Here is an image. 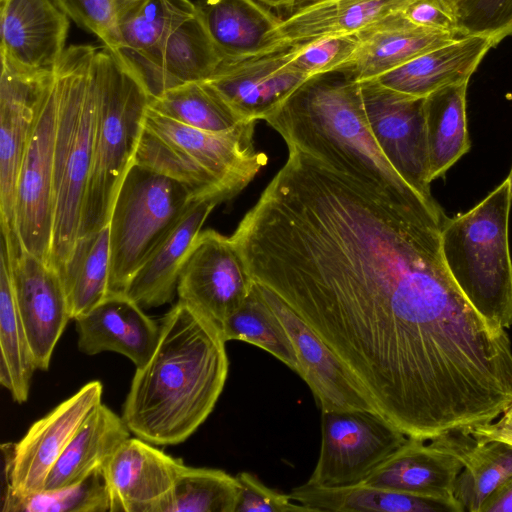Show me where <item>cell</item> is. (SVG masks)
<instances>
[{
    "instance_id": "44dd1931",
    "label": "cell",
    "mask_w": 512,
    "mask_h": 512,
    "mask_svg": "<svg viewBox=\"0 0 512 512\" xmlns=\"http://www.w3.org/2000/svg\"><path fill=\"white\" fill-rule=\"evenodd\" d=\"M74 321L81 352H116L131 360L136 368L150 359L160 335V325L124 293L108 294Z\"/></svg>"
},
{
    "instance_id": "5bb4252c",
    "label": "cell",
    "mask_w": 512,
    "mask_h": 512,
    "mask_svg": "<svg viewBox=\"0 0 512 512\" xmlns=\"http://www.w3.org/2000/svg\"><path fill=\"white\" fill-rule=\"evenodd\" d=\"M299 45L222 61L206 82L243 119L265 120L308 78L291 66Z\"/></svg>"
},
{
    "instance_id": "ffe728a7",
    "label": "cell",
    "mask_w": 512,
    "mask_h": 512,
    "mask_svg": "<svg viewBox=\"0 0 512 512\" xmlns=\"http://www.w3.org/2000/svg\"><path fill=\"white\" fill-rule=\"evenodd\" d=\"M221 62L197 13L150 51L123 61L150 99L189 82L206 81Z\"/></svg>"
},
{
    "instance_id": "bcb514c9",
    "label": "cell",
    "mask_w": 512,
    "mask_h": 512,
    "mask_svg": "<svg viewBox=\"0 0 512 512\" xmlns=\"http://www.w3.org/2000/svg\"><path fill=\"white\" fill-rule=\"evenodd\" d=\"M480 512H512V475L484 501Z\"/></svg>"
},
{
    "instance_id": "484cf974",
    "label": "cell",
    "mask_w": 512,
    "mask_h": 512,
    "mask_svg": "<svg viewBox=\"0 0 512 512\" xmlns=\"http://www.w3.org/2000/svg\"><path fill=\"white\" fill-rule=\"evenodd\" d=\"M356 35L359 46L346 66L358 82L377 79L461 36L419 27L410 22L402 11L389 14Z\"/></svg>"
},
{
    "instance_id": "9a60e30c",
    "label": "cell",
    "mask_w": 512,
    "mask_h": 512,
    "mask_svg": "<svg viewBox=\"0 0 512 512\" xmlns=\"http://www.w3.org/2000/svg\"><path fill=\"white\" fill-rule=\"evenodd\" d=\"M256 121L221 133L195 129L147 108L144 127L178 146L213 174L234 196L241 192L267 163V155L254 145Z\"/></svg>"
},
{
    "instance_id": "f907efd6",
    "label": "cell",
    "mask_w": 512,
    "mask_h": 512,
    "mask_svg": "<svg viewBox=\"0 0 512 512\" xmlns=\"http://www.w3.org/2000/svg\"><path fill=\"white\" fill-rule=\"evenodd\" d=\"M126 1H131V0H114L115 5H116L117 3H120V2H126Z\"/></svg>"
},
{
    "instance_id": "4fadbf2b",
    "label": "cell",
    "mask_w": 512,
    "mask_h": 512,
    "mask_svg": "<svg viewBox=\"0 0 512 512\" xmlns=\"http://www.w3.org/2000/svg\"><path fill=\"white\" fill-rule=\"evenodd\" d=\"M253 286L245 264L230 237L201 231L182 268L177 285L179 301L193 308L220 331L245 302Z\"/></svg>"
},
{
    "instance_id": "f5cc1de1",
    "label": "cell",
    "mask_w": 512,
    "mask_h": 512,
    "mask_svg": "<svg viewBox=\"0 0 512 512\" xmlns=\"http://www.w3.org/2000/svg\"><path fill=\"white\" fill-rule=\"evenodd\" d=\"M314 1H319V0H314ZM310 2V1H309Z\"/></svg>"
},
{
    "instance_id": "e0dca14e",
    "label": "cell",
    "mask_w": 512,
    "mask_h": 512,
    "mask_svg": "<svg viewBox=\"0 0 512 512\" xmlns=\"http://www.w3.org/2000/svg\"><path fill=\"white\" fill-rule=\"evenodd\" d=\"M258 286L287 331L296 353L298 375L308 384L322 411L367 410L378 413L330 347L277 295Z\"/></svg>"
},
{
    "instance_id": "4dcf8cb0",
    "label": "cell",
    "mask_w": 512,
    "mask_h": 512,
    "mask_svg": "<svg viewBox=\"0 0 512 512\" xmlns=\"http://www.w3.org/2000/svg\"><path fill=\"white\" fill-rule=\"evenodd\" d=\"M468 82L441 88L425 97L429 178L442 177L471 146L466 117Z\"/></svg>"
},
{
    "instance_id": "d6a6232c",
    "label": "cell",
    "mask_w": 512,
    "mask_h": 512,
    "mask_svg": "<svg viewBox=\"0 0 512 512\" xmlns=\"http://www.w3.org/2000/svg\"><path fill=\"white\" fill-rule=\"evenodd\" d=\"M109 224L80 236L60 274L72 320L100 303L108 294Z\"/></svg>"
},
{
    "instance_id": "ba28073f",
    "label": "cell",
    "mask_w": 512,
    "mask_h": 512,
    "mask_svg": "<svg viewBox=\"0 0 512 512\" xmlns=\"http://www.w3.org/2000/svg\"><path fill=\"white\" fill-rule=\"evenodd\" d=\"M407 440L406 434L377 412L322 411L319 458L306 484L360 483Z\"/></svg>"
},
{
    "instance_id": "e575fe53",
    "label": "cell",
    "mask_w": 512,
    "mask_h": 512,
    "mask_svg": "<svg viewBox=\"0 0 512 512\" xmlns=\"http://www.w3.org/2000/svg\"><path fill=\"white\" fill-rule=\"evenodd\" d=\"M149 108L186 126L214 133L231 131L248 122L206 81L189 82L166 90L150 99Z\"/></svg>"
},
{
    "instance_id": "ac0fdd59",
    "label": "cell",
    "mask_w": 512,
    "mask_h": 512,
    "mask_svg": "<svg viewBox=\"0 0 512 512\" xmlns=\"http://www.w3.org/2000/svg\"><path fill=\"white\" fill-rule=\"evenodd\" d=\"M1 63L51 71L66 50L70 18L54 0H1Z\"/></svg>"
},
{
    "instance_id": "7bdbcfd3",
    "label": "cell",
    "mask_w": 512,
    "mask_h": 512,
    "mask_svg": "<svg viewBox=\"0 0 512 512\" xmlns=\"http://www.w3.org/2000/svg\"><path fill=\"white\" fill-rule=\"evenodd\" d=\"M239 494L235 512H308L307 507L292 500L289 494L267 487L255 475L240 472Z\"/></svg>"
},
{
    "instance_id": "d4e9b609",
    "label": "cell",
    "mask_w": 512,
    "mask_h": 512,
    "mask_svg": "<svg viewBox=\"0 0 512 512\" xmlns=\"http://www.w3.org/2000/svg\"><path fill=\"white\" fill-rule=\"evenodd\" d=\"M196 13L222 61L265 54L279 47L281 19L256 0H199Z\"/></svg>"
},
{
    "instance_id": "60d3db41",
    "label": "cell",
    "mask_w": 512,
    "mask_h": 512,
    "mask_svg": "<svg viewBox=\"0 0 512 512\" xmlns=\"http://www.w3.org/2000/svg\"><path fill=\"white\" fill-rule=\"evenodd\" d=\"M459 32L501 41L512 34V0H466L455 12Z\"/></svg>"
},
{
    "instance_id": "681fc988",
    "label": "cell",
    "mask_w": 512,
    "mask_h": 512,
    "mask_svg": "<svg viewBox=\"0 0 512 512\" xmlns=\"http://www.w3.org/2000/svg\"><path fill=\"white\" fill-rule=\"evenodd\" d=\"M507 179L509 180V183H510V192H511V197H512V168H511L510 174L507 177Z\"/></svg>"
},
{
    "instance_id": "30bf717a",
    "label": "cell",
    "mask_w": 512,
    "mask_h": 512,
    "mask_svg": "<svg viewBox=\"0 0 512 512\" xmlns=\"http://www.w3.org/2000/svg\"><path fill=\"white\" fill-rule=\"evenodd\" d=\"M103 385L86 383L41 419L18 442L1 445L3 489L16 494L43 490L56 461L91 412L102 403Z\"/></svg>"
},
{
    "instance_id": "f1b7e54d",
    "label": "cell",
    "mask_w": 512,
    "mask_h": 512,
    "mask_svg": "<svg viewBox=\"0 0 512 512\" xmlns=\"http://www.w3.org/2000/svg\"><path fill=\"white\" fill-rule=\"evenodd\" d=\"M130 438L124 419L100 403L86 418L51 469L44 489L78 483L104 469L117 449Z\"/></svg>"
},
{
    "instance_id": "836d02e7",
    "label": "cell",
    "mask_w": 512,
    "mask_h": 512,
    "mask_svg": "<svg viewBox=\"0 0 512 512\" xmlns=\"http://www.w3.org/2000/svg\"><path fill=\"white\" fill-rule=\"evenodd\" d=\"M0 383L13 400H28L35 362L13 292L4 247L0 252Z\"/></svg>"
},
{
    "instance_id": "ee69618b",
    "label": "cell",
    "mask_w": 512,
    "mask_h": 512,
    "mask_svg": "<svg viewBox=\"0 0 512 512\" xmlns=\"http://www.w3.org/2000/svg\"><path fill=\"white\" fill-rule=\"evenodd\" d=\"M402 13L419 27L461 35L454 13L440 0H412Z\"/></svg>"
},
{
    "instance_id": "5b68a950",
    "label": "cell",
    "mask_w": 512,
    "mask_h": 512,
    "mask_svg": "<svg viewBox=\"0 0 512 512\" xmlns=\"http://www.w3.org/2000/svg\"><path fill=\"white\" fill-rule=\"evenodd\" d=\"M95 90L93 158L79 237L109 223L117 192L133 163L150 101L135 74L104 47L96 55Z\"/></svg>"
},
{
    "instance_id": "277c9868",
    "label": "cell",
    "mask_w": 512,
    "mask_h": 512,
    "mask_svg": "<svg viewBox=\"0 0 512 512\" xmlns=\"http://www.w3.org/2000/svg\"><path fill=\"white\" fill-rule=\"evenodd\" d=\"M98 49L89 44L70 45L54 69L57 110L50 266L58 273L79 237L92 166Z\"/></svg>"
},
{
    "instance_id": "3957f363",
    "label": "cell",
    "mask_w": 512,
    "mask_h": 512,
    "mask_svg": "<svg viewBox=\"0 0 512 512\" xmlns=\"http://www.w3.org/2000/svg\"><path fill=\"white\" fill-rule=\"evenodd\" d=\"M265 121L287 147L414 204L441 209L412 188L386 159L370 131L360 82L347 66L307 79Z\"/></svg>"
},
{
    "instance_id": "7dc6e473",
    "label": "cell",
    "mask_w": 512,
    "mask_h": 512,
    "mask_svg": "<svg viewBox=\"0 0 512 512\" xmlns=\"http://www.w3.org/2000/svg\"><path fill=\"white\" fill-rule=\"evenodd\" d=\"M267 8H291L294 7L300 0H256Z\"/></svg>"
},
{
    "instance_id": "74e56055",
    "label": "cell",
    "mask_w": 512,
    "mask_h": 512,
    "mask_svg": "<svg viewBox=\"0 0 512 512\" xmlns=\"http://www.w3.org/2000/svg\"><path fill=\"white\" fill-rule=\"evenodd\" d=\"M2 512H110V495L99 469L84 480L61 488L16 494L3 489Z\"/></svg>"
},
{
    "instance_id": "6da1fadb",
    "label": "cell",
    "mask_w": 512,
    "mask_h": 512,
    "mask_svg": "<svg viewBox=\"0 0 512 512\" xmlns=\"http://www.w3.org/2000/svg\"><path fill=\"white\" fill-rule=\"evenodd\" d=\"M446 219L289 147L230 238L252 280L384 410L448 347L467 306L441 252Z\"/></svg>"
},
{
    "instance_id": "7402d4cb",
    "label": "cell",
    "mask_w": 512,
    "mask_h": 512,
    "mask_svg": "<svg viewBox=\"0 0 512 512\" xmlns=\"http://www.w3.org/2000/svg\"><path fill=\"white\" fill-rule=\"evenodd\" d=\"M218 204L213 200L193 203L144 260L123 293L143 309L171 302L177 293L182 268L201 228Z\"/></svg>"
},
{
    "instance_id": "ab89813d",
    "label": "cell",
    "mask_w": 512,
    "mask_h": 512,
    "mask_svg": "<svg viewBox=\"0 0 512 512\" xmlns=\"http://www.w3.org/2000/svg\"><path fill=\"white\" fill-rule=\"evenodd\" d=\"M291 66L308 79L340 69L353 59L359 40L356 34L334 35L298 44Z\"/></svg>"
},
{
    "instance_id": "83f0119b",
    "label": "cell",
    "mask_w": 512,
    "mask_h": 512,
    "mask_svg": "<svg viewBox=\"0 0 512 512\" xmlns=\"http://www.w3.org/2000/svg\"><path fill=\"white\" fill-rule=\"evenodd\" d=\"M431 442L463 465L454 487V498L463 512H480L484 501L512 475V446L508 444L478 441L464 429L444 433Z\"/></svg>"
},
{
    "instance_id": "f546056e",
    "label": "cell",
    "mask_w": 512,
    "mask_h": 512,
    "mask_svg": "<svg viewBox=\"0 0 512 512\" xmlns=\"http://www.w3.org/2000/svg\"><path fill=\"white\" fill-rule=\"evenodd\" d=\"M310 511L333 512H463L456 501L424 497L362 483L322 487L303 484L290 492Z\"/></svg>"
},
{
    "instance_id": "8992f818",
    "label": "cell",
    "mask_w": 512,
    "mask_h": 512,
    "mask_svg": "<svg viewBox=\"0 0 512 512\" xmlns=\"http://www.w3.org/2000/svg\"><path fill=\"white\" fill-rule=\"evenodd\" d=\"M511 201L506 179L440 230L442 256L457 286L483 317L504 329L512 326Z\"/></svg>"
},
{
    "instance_id": "603a6c76",
    "label": "cell",
    "mask_w": 512,
    "mask_h": 512,
    "mask_svg": "<svg viewBox=\"0 0 512 512\" xmlns=\"http://www.w3.org/2000/svg\"><path fill=\"white\" fill-rule=\"evenodd\" d=\"M499 42L500 39L487 35L460 36L375 80L394 91L425 98L441 88L469 82L484 56Z\"/></svg>"
},
{
    "instance_id": "b9f144b4",
    "label": "cell",
    "mask_w": 512,
    "mask_h": 512,
    "mask_svg": "<svg viewBox=\"0 0 512 512\" xmlns=\"http://www.w3.org/2000/svg\"><path fill=\"white\" fill-rule=\"evenodd\" d=\"M77 26L93 34L118 59L119 39L114 0H54Z\"/></svg>"
},
{
    "instance_id": "f6af8a7d",
    "label": "cell",
    "mask_w": 512,
    "mask_h": 512,
    "mask_svg": "<svg viewBox=\"0 0 512 512\" xmlns=\"http://www.w3.org/2000/svg\"><path fill=\"white\" fill-rule=\"evenodd\" d=\"M499 417L496 421L464 430L478 441H500L512 446V403Z\"/></svg>"
},
{
    "instance_id": "52a82bcc",
    "label": "cell",
    "mask_w": 512,
    "mask_h": 512,
    "mask_svg": "<svg viewBox=\"0 0 512 512\" xmlns=\"http://www.w3.org/2000/svg\"><path fill=\"white\" fill-rule=\"evenodd\" d=\"M197 200L182 183L132 163L109 219L110 293H123L144 260Z\"/></svg>"
},
{
    "instance_id": "4316f807",
    "label": "cell",
    "mask_w": 512,
    "mask_h": 512,
    "mask_svg": "<svg viewBox=\"0 0 512 512\" xmlns=\"http://www.w3.org/2000/svg\"><path fill=\"white\" fill-rule=\"evenodd\" d=\"M412 0H319L304 2L275 32L277 47L302 44L319 38L357 34L362 29L402 11Z\"/></svg>"
},
{
    "instance_id": "7c38bea8",
    "label": "cell",
    "mask_w": 512,
    "mask_h": 512,
    "mask_svg": "<svg viewBox=\"0 0 512 512\" xmlns=\"http://www.w3.org/2000/svg\"><path fill=\"white\" fill-rule=\"evenodd\" d=\"M370 131L397 173L419 194L435 200L430 190L425 98L389 89L377 80L360 82Z\"/></svg>"
},
{
    "instance_id": "816d5d0a",
    "label": "cell",
    "mask_w": 512,
    "mask_h": 512,
    "mask_svg": "<svg viewBox=\"0 0 512 512\" xmlns=\"http://www.w3.org/2000/svg\"><path fill=\"white\" fill-rule=\"evenodd\" d=\"M304 2L314 1V0H303Z\"/></svg>"
},
{
    "instance_id": "9c48e42d",
    "label": "cell",
    "mask_w": 512,
    "mask_h": 512,
    "mask_svg": "<svg viewBox=\"0 0 512 512\" xmlns=\"http://www.w3.org/2000/svg\"><path fill=\"white\" fill-rule=\"evenodd\" d=\"M54 69L31 72L1 63L0 220L1 244L9 259L14 258L22 250L15 225L16 186L21 164L42 100L52 81Z\"/></svg>"
},
{
    "instance_id": "8d00e7d4",
    "label": "cell",
    "mask_w": 512,
    "mask_h": 512,
    "mask_svg": "<svg viewBox=\"0 0 512 512\" xmlns=\"http://www.w3.org/2000/svg\"><path fill=\"white\" fill-rule=\"evenodd\" d=\"M221 333L226 342L241 340L264 349L298 374V361L288 333L256 282L253 281L243 305L225 321Z\"/></svg>"
},
{
    "instance_id": "c3c4849f",
    "label": "cell",
    "mask_w": 512,
    "mask_h": 512,
    "mask_svg": "<svg viewBox=\"0 0 512 512\" xmlns=\"http://www.w3.org/2000/svg\"><path fill=\"white\" fill-rule=\"evenodd\" d=\"M450 11L455 12L456 8L466 0H440ZM455 15V14H454Z\"/></svg>"
},
{
    "instance_id": "f35d334b",
    "label": "cell",
    "mask_w": 512,
    "mask_h": 512,
    "mask_svg": "<svg viewBox=\"0 0 512 512\" xmlns=\"http://www.w3.org/2000/svg\"><path fill=\"white\" fill-rule=\"evenodd\" d=\"M239 486L223 470L184 465L164 512H235Z\"/></svg>"
},
{
    "instance_id": "2e32d148",
    "label": "cell",
    "mask_w": 512,
    "mask_h": 512,
    "mask_svg": "<svg viewBox=\"0 0 512 512\" xmlns=\"http://www.w3.org/2000/svg\"><path fill=\"white\" fill-rule=\"evenodd\" d=\"M7 260L35 366L37 370H48L54 348L72 320L60 274L24 249Z\"/></svg>"
},
{
    "instance_id": "7a4b0ae2",
    "label": "cell",
    "mask_w": 512,
    "mask_h": 512,
    "mask_svg": "<svg viewBox=\"0 0 512 512\" xmlns=\"http://www.w3.org/2000/svg\"><path fill=\"white\" fill-rule=\"evenodd\" d=\"M225 343L216 324L178 300L161 319L152 356L136 368L122 412L130 432L154 445L187 440L224 388Z\"/></svg>"
},
{
    "instance_id": "d590c367",
    "label": "cell",
    "mask_w": 512,
    "mask_h": 512,
    "mask_svg": "<svg viewBox=\"0 0 512 512\" xmlns=\"http://www.w3.org/2000/svg\"><path fill=\"white\" fill-rule=\"evenodd\" d=\"M133 162L182 183L197 200L221 203L235 197L185 151L144 125Z\"/></svg>"
},
{
    "instance_id": "cb8c5ba5",
    "label": "cell",
    "mask_w": 512,
    "mask_h": 512,
    "mask_svg": "<svg viewBox=\"0 0 512 512\" xmlns=\"http://www.w3.org/2000/svg\"><path fill=\"white\" fill-rule=\"evenodd\" d=\"M463 465L449 451L425 440H408L360 483L386 490L456 501L454 487ZM457 502V501H456Z\"/></svg>"
},
{
    "instance_id": "1f68e13d",
    "label": "cell",
    "mask_w": 512,
    "mask_h": 512,
    "mask_svg": "<svg viewBox=\"0 0 512 512\" xmlns=\"http://www.w3.org/2000/svg\"><path fill=\"white\" fill-rule=\"evenodd\" d=\"M115 6L122 62L150 51L196 13L190 0H131Z\"/></svg>"
},
{
    "instance_id": "d6986e66",
    "label": "cell",
    "mask_w": 512,
    "mask_h": 512,
    "mask_svg": "<svg viewBox=\"0 0 512 512\" xmlns=\"http://www.w3.org/2000/svg\"><path fill=\"white\" fill-rule=\"evenodd\" d=\"M184 465L141 438H128L104 468L110 512H164Z\"/></svg>"
},
{
    "instance_id": "8fae6325",
    "label": "cell",
    "mask_w": 512,
    "mask_h": 512,
    "mask_svg": "<svg viewBox=\"0 0 512 512\" xmlns=\"http://www.w3.org/2000/svg\"><path fill=\"white\" fill-rule=\"evenodd\" d=\"M55 74L42 100L19 171L15 225L22 249L50 265L53 233Z\"/></svg>"
}]
</instances>
